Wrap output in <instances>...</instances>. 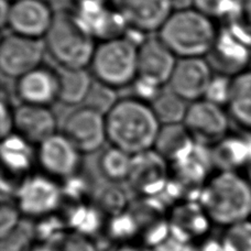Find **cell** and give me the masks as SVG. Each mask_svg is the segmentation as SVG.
<instances>
[{"label": "cell", "instance_id": "1", "mask_svg": "<svg viewBox=\"0 0 251 251\" xmlns=\"http://www.w3.org/2000/svg\"><path fill=\"white\" fill-rule=\"evenodd\" d=\"M161 127L149 102L136 97L119 100L106 115L110 146L131 155L153 149Z\"/></svg>", "mask_w": 251, "mask_h": 251}, {"label": "cell", "instance_id": "2", "mask_svg": "<svg viewBox=\"0 0 251 251\" xmlns=\"http://www.w3.org/2000/svg\"><path fill=\"white\" fill-rule=\"evenodd\" d=\"M200 204L212 223L229 227L251 216V182L235 171H219L206 182Z\"/></svg>", "mask_w": 251, "mask_h": 251}, {"label": "cell", "instance_id": "3", "mask_svg": "<svg viewBox=\"0 0 251 251\" xmlns=\"http://www.w3.org/2000/svg\"><path fill=\"white\" fill-rule=\"evenodd\" d=\"M43 41L47 54L65 69H87L97 46L94 35L76 12L67 10L55 11Z\"/></svg>", "mask_w": 251, "mask_h": 251}, {"label": "cell", "instance_id": "4", "mask_svg": "<svg viewBox=\"0 0 251 251\" xmlns=\"http://www.w3.org/2000/svg\"><path fill=\"white\" fill-rule=\"evenodd\" d=\"M218 32L214 20L190 7L174 10L158 37L177 59H188L207 56Z\"/></svg>", "mask_w": 251, "mask_h": 251}, {"label": "cell", "instance_id": "5", "mask_svg": "<svg viewBox=\"0 0 251 251\" xmlns=\"http://www.w3.org/2000/svg\"><path fill=\"white\" fill-rule=\"evenodd\" d=\"M138 48L126 35L97 44L89 65L94 79L114 89L133 84L138 77Z\"/></svg>", "mask_w": 251, "mask_h": 251}, {"label": "cell", "instance_id": "6", "mask_svg": "<svg viewBox=\"0 0 251 251\" xmlns=\"http://www.w3.org/2000/svg\"><path fill=\"white\" fill-rule=\"evenodd\" d=\"M229 124L228 111L206 100L191 102L183 123L194 142L206 148L217 146L229 136Z\"/></svg>", "mask_w": 251, "mask_h": 251}, {"label": "cell", "instance_id": "7", "mask_svg": "<svg viewBox=\"0 0 251 251\" xmlns=\"http://www.w3.org/2000/svg\"><path fill=\"white\" fill-rule=\"evenodd\" d=\"M63 199L62 185L46 174L28 176L16 187V204L26 217L42 218L52 215Z\"/></svg>", "mask_w": 251, "mask_h": 251}, {"label": "cell", "instance_id": "8", "mask_svg": "<svg viewBox=\"0 0 251 251\" xmlns=\"http://www.w3.org/2000/svg\"><path fill=\"white\" fill-rule=\"evenodd\" d=\"M47 54L43 40L8 33L0 42V70L10 78H20L42 65Z\"/></svg>", "mask_w": 251, "mask_h": 251}, {"label": "cell", "instance_id": "9", "mask_svg": "<svg viewBox=\"0 0 251 251\" xmlns=\"http://www.w3.org/2000/svg\"><path fill=\"white\" fill-rule=\"evenodd\" d=\"M62 133L82 154L94 153L108 141L106 116L82 106L67 116L63 124Z\"/></svg>", "mask_w": 251, "mask_h": 251}, {"label": "cell", "instance_id": "10", "mask_svg": "<svg viewBox=\"0 0 251 251\" xmlns=\"http://www.w3.org/2000/svg\"><path fill=\"white\" fill-rule=\"evenodd\" d=\"M171 172L169 162L154 149L132 155V165L127 184L141 197L163 194Z\"/></svg>", "mask_w": 251, "mask_h": 251}, {"label": "cell", "instance_id": "11", "mask_svg": "<svg viewBox=\"0 0 251 251\" xmlns=\"http://www.w3.org/2000/svg\"><path fill=\"white\" fill-rule=\"evenodd\" d=\"M82 153L63 133H55L37 147V163L46 176L63 180L77 174Z\"/></svg>", "mask_w": 251, "mask_h": 251}, {"label": "cell", "instance_id": "12", "mask_svg": "<svg viewBox=\"0 0 251 251\" xmlns=\"http://www.w3.org/2000/svg\"><path fill=\"white\" fill-rule=\"evenodd\" d=\"M214 71L206 57L178 59L169 80V89L187 102L204 100Z\"/></svg>", "mask_w": 251, "mask_h": 251}, {"label": "cell", "instance_id": "13", "mask_svg": "<svg viewBox=\"0 0 251 251\" xmlns=\"http://www.w3.org/2000/svg\"><path fill=\"white\" fill-rule=\"evenodd\" d=\"M54 16L55 11L46 0H18L10 2L7 26L11 33L43 40Z\"/></svg>", "mask_w": 251, "mask_h": 251}, {"label": "cell", "instance_id": "14", "mask_svg": "<svg viewBox=\"0 0 251 251\" xmlns=\"http://www.w3.org/2000/svg\"><path fill=\"white\" fill-rule=\"evenodd\" d=\"M177 60L159 37L147 39L138 48V77L163 87L168 85Z\"/></svg>", "mask_w": 251, "mask_h": 251}, {"label": "cell", "instance_id": "15", "mask_svg": "<svg viewBox=\"0 0 251 251\" xmlns=\"http://www.w3.org/2000/svg\"><path fill=\"white\" fill-rule=\"evenodd\" d=\"M119 9L128 29L143 34L159 32L174 11V0H122Z\"/></svg>", "mask_w": 251, "mask_h": 251}, {"label": "cell", "instance_id": "16", "mask_svg": "<svg viewBox=\"0 0 251 251\" xmlns=\"http://www.w3.org/2000/svg\"><path fill=\"white\" fill-rule=\"evenodd\" d=\"M207 57L215 74L229 77L247 71L251 62V49L235 38L225 26L219 30L216 42Z\"/></svg>", "mask_w": 251, "mask_h": 251}, {"label": "cell", "instance_id": "17", "mask_svg": "<svg viewBox=\"0 0 251 251\" xmlns=\"http://www.w3.org/2000/svg\"><path fill=\"white\" fill-rule=\"evenodd\" d=\"M15 133L38 147L57 133V119L50 107L21 104L15 108Z\"/></svg>", "mask_w": 251, "mask_h": 251}, {"label": "cell", "instance_id": "18", "mask_svg": "<svg viewBox=\"0 0 251 251\" xmlns=\"http://www.w3.org/2000/svg\"><path fill=\"white\" fill-rule=\"evenodd\" d=\"M57 72L39 66L17 79L15 91L21 104L47 106L59 100Z\"/></svg>", "mask_w": 251, "mask_h": 251}, {"label": "cell", "instance_id": "19", "mask_svg": "<svg viewBox=\"0 0 251 251\" xmlns=\"http://www.w3.org/2000/svg\"><path fill=\"white\" fill-rule=\"evenodd\" d=\"M168 219L171 235L187 244L207 234L212 223L199 201H183L176 204Z\"/></svg>", "mask_w": 251, "mask_h": 251}, {"label": "cell", "instance_id": "20", "mask_svg": "<svg viewBox=\"0 0 251 251\" xmlns=\"http://www.w3.org/2000/svg\"><path fill=\"white\" fill-rule=\"evenodd\" d=\"M214 165L219 171H235L248 169L251 165V133L246 136H227L215 146Z\"/></svg>", "mask_w": 251, "mask_h": 251}, {"label": "cell", "instance_id": "21", "mask_svg": "<svg viewBox=\"0 0 251 251\" xmlns=\"http://www.w3.org/2000/svg\"><path fill=\"white\" fill-rule=\"evenodd\" d=\"M227 111L230 119L251 133V70L232 77Z\"/></svg>", "mask_w": 251, "mask_h": 251}, {"label": "cell", "instance_id": "22", "mask_svg": "<svg viewBox=\"0 0 251 251\" xmlns=\"http://www.w3.org/2000/svg\"><path fill=\"white\" fill-rule=\"evenodd\" d=\"M59 100L67 106L84 104L93 86L94 77L87 69H65L60 67Z\"/></svg>", "mask_w": 251, "mask_h": 251}, {"label": "cell", "instance_id": "23", "mask_svg": "<svg viewBox=\"0 0 251 251\" xmlns=\"http://www.w3.org/2000/svg\"><path fill=\"white\" fill-rule=\"evenodd\" d=\"M194 146L195 142L185 126L178 124L161 127L153 149L169 163H173L186 154Z\"/></svg>", "mask_w": 251, "mask_h": 251}, {"label": "cell", "instance_id": "24", "mask_svg": "<svg viewBox=\"0 0 251 251\" xmlns=\"http://www.w3.org/2000/svg\"><path fill=\"white\" fill-rule=\"evenodd\" d=\"M33 147L15 132L3 138L1 159L7 171L15 176L28 172L34 161L37 162V151H33Z\"/></svg>", "mask_w": 251, "mask_h": 251}, {"label": "cell", "instance_id": "25", "mask_svg": "<svg viewBox=\"0 0 251 251\" xmlns=\"http://www.w3.org/2000/svg\"><path fill=\"white\" fill-rule=\"evenodd\" d=\"M132 165V155L110 146L98 158L97 168L102 178L113 184L127 182Z\"/></svg>", "mask_w": 251, "mask_h": 251}, {"label": "cell", "instance_id": "26", "mask_svg": "<svg viewBox=\"0 0 251 251\" xmlns=\"http://www.w3.org/2000/svg\"><path fill=\"white\" fill-rule=\"evenodd\" d=\"M104 216L94 204L79 203L72 206L66 214L65 224L72 231L84 236H92L100 232L104 224Z\"/></svg>", "mask_w": 251, "mask_h": 251}, {"label": "cell", "instance_id": "27", "mask_svg": "<svg viewBox=\"0 0 251 251\" xmlns=\"http://www.w3.org/2000/svg\"><path fill=\"white\" fill-rule=\"evenodd\" d=\"M150 105L160 124L168 126L184 123L190 102L176 95L171 89H162Z\"/></svg>", "mask_w": 251, "mask_h": 251}, {"label": "cell", "instance_id": "28", "mask_svg": "<svg viewBox=\"0 0 251 251\" xmlns=\"http://www.w3.org/2000/svg\"><path fill=\"white\" fill-rule=\"evenodd\" d=\"M93 204L100 210L102 214L113 217L128 210L130 204L127 191L120 184H108L98 187L93 196Z\"/></svg>", "mask_w": 251, "mask_h": 251}, {"label": "cell", "instance_id": "29", "mask_svg": "<svg viewBox=\"0 0 251 251\" xmlns=\"http://www.w3.org/2000/svg\"><path fill=\"white\" fill-rule=\"evenodd\" d=\"M224 22L235 38L251 49V0H234Z\"/></svg>", "mask_w": 251, "mask_h": 251}, {"label": "cell", "instance_id": "30", "mask_svg": "<svg viewBox=\"0 0 251 251\" xmlns=\"http://www.w3.org/2000/svg\"><path fill=\"white\" fill-rule=\"evenodd\" d=\"M0 239V251H32L38 240L35 223L29 218H22L13 229Z\"/></svg>", "mask_w": 251, "mask_h": 251}, {"label": "cell", "instance_id": "31", "mask_svg": "<svg viewBox=\"0 0 251 251\" xmlns=\"http://www.w3.org/2000/svg\"><path fill=\"white\" fill-rule=\"evenodd\" d=\"M221 240L225 251H251V219L226 227Z\"/></svg>", "mask_w": 251, "mask_h": 251}, {"label": "cell", "instance_id": "32", "mask_svg": "<svg viewBox=\"0 0 251 251\" xmlns=\"http://www.w3.org/2000/svg\"><path fill=\"white\" fill-rule=\"evenodd\" d=\"M118 100L116 89L97 82V80H94L93 86L84 102V106L95 109L106 116Z\"/></svg>", "mask_w": 251, "mask_h": 251}, {"label": "cell", "instance_id": "33", "mask_svg": "<svg viewBox=\"0 0 251 251\" xmlns=\"http://www.w3.org/2000/svg\"><path fill=\"white\" fill-rule=\"evenodd\" d=\"M139 230L140 227L129 210L111 217L107 227V234L111 240L124 241V243L136 236Z\"/></svg>", "mask_w": 251, "mask_h": 251}, {"label": "cell", "instance_id": "34", "mask_svg": "<svg viewBox=\"0 0 251 251\" xmlns=\"http://www.w3.org/2000/svg\"><path fill=\"white\" fill-rule=\"evenodd\" d=\"M50 245L57 251H98L96 245L88 239V237L74 231L63 232Z\"/></svg>", "mask_w": 251, "mask_h": 251}, {"label": "cell", "instance_id": "35", "mask_svg": "<svg viewBox=\"0 0 251 251\" xmlns=\"http://www.w3.org/2000/svg\"><path fill=\"white\" fill-rule=\"evenodd\" d=\"M231 80L232 77H229V76L215 74L207 92L205 94L204 100L223 107L227 106L230 95Z\"/></svg>", "mask_w": 251, "mask_h": 251}, {"label": "cell", "instance_id": "36", "mask_svg": "<svg viewBox=\"0 0 251 251\" xmlns=\"http://www.w3.org/2000/svg\"><path fill=\"white\" fill-rule=\"evenodd\" d=\"M234 0H192V7L209 19L225 20Z\"/></svg>", "mask_w": 251, "mask_h": 251}, {"label": "cell", "instance_id": "37", "mask_svg": "<svg viewBox=\"0 0 251 251\" xmlns=\"http://www.w3.org/2000/svg\"><path fill=\"white\" fill-rule=\"evenodd\" d=\"M21 219V212L17 204L9 201H2L0 208V237L13 229Z\"/></svg>", "mask_w": 251, "mask_h": 251}, {"label": "cell", "instance_id": "38", "mask_svg": "<svg viewBox=\"0 0 251 251\" xmlns=\"http://www.w3.org/2000/svg\"><path fill=\"white\" fill-rule=\"evenodd\" d=\"M1 129H0V133H1V138H7L15 132V109H12L6 98L2 96L1 100Z\"/></svg>", "mask_w": 251, "mask_h": 251}, {"label": "cell", "instance_id": "39", "mask_svg": "<svg viewBox=\"0 0 251 251\" xmlns=\"http://www.w3.org/2000/svg\"><path fill=\"white\" fill-rule=\"evenodd\" d=\"M153 251H194V247H192L191 244L184 243L170 235L167 239L154 247Z\"/></svg>", "mask_w": 251, "mask_h": 251}, {"label": "cell", "instance_id": "40", "mask_svg": "<svg viewBox=\"0 0 251 251\" xmlns=\"http://www.w3.org/2000/svg\"><path fill=\"white\" fill-rule=\"evenodd\" d=\"M194 251H225L222 240L217 239H205L201 243L194 247Z\"/></svg>", "mask_w": 251, "mask_h": 251}, {"label": "cell", "instance_id": "41", "mask_svg": "<svg viewBox=\"0 0 251 251\" xmlns=\"http://www.w3.org/2000/svg\"><path fill=\"white\" fill-rule=\"evenodd\" d=\"M0 9H1V13H0V24H1V28H7L8 24V17L9 11H10V2L8 0H1L0 2Z\"/></svg>", "mask_w": 251, "mask_h": 251}, {"label": "cell", "instance_id": "42", "mask_svg": "<svg viewBox=\"0 0 251 251\" xmlns=\"http://www.w3.org/2000/svg\"><path fill=\"white\" fill-rule=\"evenodd\" d=\"M32 251H57L54 247H52L50 245L42 244L41 246H38V247H34Z\"/></svg>", "mask_w": 251, "mask_h": 251}, {"label": "cell", "instance_id": "43", "mask_svg": "<svg viewBox=\"0 0 251 251\" xmlns=\"http://www.w3.org/2000/svg\"><path fill=\"white\" fill-rule=\"evenodd\" d=\"M115 251H143L140 248L138 247H134V246H130V245H124L122 247L116 249Z\"/></svg>", "mask_w": 251, "mask_h": 251}, {"label": "cell", "instance_id": "44", "mask_svg": "<svg viewBox=\"0 0 251 251\" xmlns=\"http://www.w3.org/2000/svg\"><path fill=\"white\" fill-rule=\"evenodd\" d=\"M75 2L78 6L83 3H107V0H75Z\"/></svg>", "mask_w": 251, "mask_h": 251}, {"label": "cell", "instance_id": "45", "mask_svg": "<svg viewBox=\"0 0 251 251\" xmlns=\"http://www.w3.org/2000/svg\"><path fill=\"white\" fill-rule=\"evenodd\" d=\"M247 170H248V178H249V181L251 182V165Z\"/></svg>", "mask_w": 251, "mask_h": 251}, {"label": "cell", "instance_id": "46", "mask_svg": "<svg viewBox=\"0 0 251 251\" xmlns=\"http://www.w3.org/2000/svg\"><path fill=\"white\" fill-rule=\"evenodd\" d=\"M9 2H15V1H18V0H8Z\"/></svg>", "mask_w": 251, "mask_h": 251}, {"label": "cell", "instance_id": "47", "mask_svg": "<svg viewBox=\"0 0 251 251\" xmlns=\"http://www.w3.org/2000/svg\"><path fill=\"white\" fill-rule=\"evenodd\" d=\"M250 219H251V216H250Z\"/></svg>", "mask_w": 251, "mask_h": 251}]
</instances>
